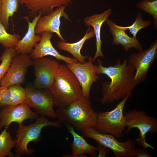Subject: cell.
<instances>
[{"label":"cell","mask_w":157,"mask_h":157,"mask_svg":"<svg viewBox=\"0 0 157 157\" xmlns=\"http://www.w3.org/2000/svg\"><path fill=\"white\" fill-rule=\"evenodd\" d=\"M97 74H104L110 79V82L102 83L101 105L111 104L124 98L137 85L134 80L135 70L128 64L127 58L122 63L118 60L113 66L104 67L102 61L98 59Z\"/></svg>","instance_id":"cell-1"},{"label":"cell","mask_w":157,"mask_h":157,"mask_svg":"<svg viewBox=\"0 0 157 157\" xmlns=\"http://www.w3.org/2000/svg\"><path fill=\"white\" fill-rule=\"evenodd\" d=\"M57 108H66L83 96L81 85L72 71L66 65L60 64L53 83L48 90Z\"/></svg>","instance_id":"cell-2"},{"label":"cell","mask_w":157,"mask_h":157,"mask_svg":"<svg viewBox=\"0 0 157 157\" xmlns=\"http://www.w3.org/2000/svg\"><path fill=\"white\" fill-rule=\"evenodd\" d=\"M56 113L61 123L80 130L86 126L94 127L98 114L92 108L90 99L83 96L66 108H58Z\"/></svg>","instance_id":"cell-3"},{"label":"cell","mask_w":157,"mask_h":157,"mask_svg":"<svg viewBox=\"0 0 157 157\" xmlns=\"http://www.w3.org/2000/svg\"><path fill=\"white\" fill-rule=\"evenodd\" d=\"M49 126L60 128L62 125L58 120L51 122L42 116L38 118L34 123L25 126L22 123L19 125L16 132L17 139L15 141V156L19 157L33 153L34 151L28 148V145L31 142L38 140L40 137L42 129Z\"/></svg>","instance_id":"cell-4"},{"label":"cell","mask_w":157,"mask_h":157,"mask_svg":"<svg viewBox=\"0 0 157 157\" xmlns=\"http://www.w3.org/2000/svg\"><path fill=\"white\" fill-rule=\"evenodd\" d=\"M132 95V93H129L111 111L98 112L97 122L94 127L98 131L111 134L117 138L122 135L126 127L124 108L127 99Z\"/></svg>","instance_id":"cell-5"},{"label":"cell","mask_w":157,"mask_h":157,"mask_svg":"<svg viewBox=\"0 0 157 157\" xmlns=\"http://www.w3.org/2000/svg\"><path fill=\"white\" fill-rule=\"evenodd\" d=\"M81 131L83 136L93 139L110 149L116 157H135V142L133 139L119 142L113 135L100 133L93 126L84 127Z\"/></svg>","instance_id":"cell-6"},{"label":"cell","mask_w":157,"mask_h":157,"mask_svg":"<svg viewBox=\"0 0 157 157\" xmlns=\"http://www.w3.org/2000/svg\"><path fill=\"white\" fill-rule=\"evenodd\" d=\"M127 133L132 129L137 128L140 134L137 138L138 142L144 148H154L146 141V134L152 135L157 133V119L148 116L144 110L134 109L127 112L124 115Z\"/></svg>","instance_id":"cell-7"},{"label":"cell","mask_w":157,"mask_h":157,"mask_svg":"<svg viewBox=\"0 0 157 157\" xmlns=\"http://www.w3.org/2000/svg\"><path fill=\"white\" fill-rule=\"evenodd\" d=\"M25 89L26 97L24 103L34 108L41 116L56 117L53 109L55 101L48 90L38 89L31 86H27Z\"/></svg>","instance_id":"cell-8"},{"label":"cell","mask_w":157,"mask_h":157,"mask_svg":"<svg viewBox=\"0 0 157 157\" xmlns=\"http://www.w3.org/2000/svg\"><path fill=\"white\" fill-rule=\"evenodd\" d=\"M157 57V39L147 49L129 55L127 62L135 70L134 80L137 85L146 79L148 71Z\"/></svg>","instance_id":"cell-9"},{"label":"cell","mask_w":157,"mask_h":157,"mask_svg":"<svg viewBox=\"0 0 157 157\" xmlns=\"http://www.w3.org/2000/svg\"><path fill=\"white\" fill-rule=\"evenodd\" d=\"M92 57H88V61L83 63L79 62L67 63L66 66L73 73L81 86L83 96L90 98V91L91 86L100 78L97 74L98 65H94Z\"/></svg>","instance_id":"cell-10"},{"label":"cell","mask_w":157,"mask_h":157,"mask_svg":"<svg viewBox=\"0 0 157 157\" xmlns=\"http://www.w3.org/2000/svg\"><path fill=\"white\" fill-rule=\"evenodd\" d=\"M33 61L35 77L34 86L40 89H49L53 83L60 64L51 58L44 57Z\"/></svg>","instance_id":"cell-11"},{"label":"cell","mask_w":157,"mask_h":157,"mask_svg":"<svg viewBox=\"0 0 157 157\" xmlns=\"http://www.w3.org/2000/svg\"><path fill=\"white\" fill-rule=\"evenodd\" d=\"M33 60L27 54H16L13 58L7 72L0 81V86L8 88L22 83L24 81L28 68L33 65Z\"/></svg>","instance_id":"cell-12"},{"label":"cell","mask_w":157,"mask_h":157,"mask_svg":"<svg viewBox=\"0 0 157 157\" xmlns=\"http://www.w3.org/2000/svg\"><path fill=\"white\" fill-rule=\"evenodd\" d=\"M38 115L32 111L30 107L24 103L2 108L0 110V131L3 126L8 129L13 122L20 125L26 119L34 120L38 118Z\"/></svg>","instance_id":"cell-13"},{"label":"cell","mask_w":157,"mask_h":157,"mask_svg":"<svg viewBox=\"0 0 157 157\" xmlns=\"http://www.w3.org/2000/svg\"><path fill=\"white\" fill-rule=\"evenodd\" d=\"M66 6L63 5L58 7L55 10L47 15L41 16L38 19L35 26V32L36 34L49 32L56 33L61 41L66 42L60 33V18L63 17L69 20L68 14L65 12Z\"/></svg>","instance_id":"cell-14"},{"label":"cell","mask_w":157,"mask_h":157,"mask_svg":"<svg viewBox=\"0 0 157 157\" xmlns=\"http://www.w3.org/2000/svg\"><path fill=\"white\" fill-rule=\"evenodd\" d=\"M40 41L34 47L29 56L31 60L44 57L47 56H53L59 60H62L67 63H73L79 62L76 58L65 56L60 54L53 47L51 39L53 33L45 32L42 33Z\"/></svg>","instance_id":"cell-15"},{"label":"cell","mask_w":157,"mask_h":157,"mask_svg":"<svg viewBox=\"0 0 157 157\" xmlns=\"http://www.w3.org/2000/svg\"><path fill=\"white\" fill-rule=\"evenodd\" d=\"M43 13L42 11L38 12V15H35L31 22L29 21L28 17L26 16L23 17L28 21V29L25 35L19 41L14 48L17 54H30L35 45L40 41L41 35L35 34V28L38 19Z\"/></svg>","instance_id":"cell-16"},{"label":"cell","mask_w":157,"mask_h":157,"mask_svg":"<svg viewBox=\"0 0 157 157\" xmlns=\"http://www.w3.org/2000/svg\"><path fill=\"white\" fill-rule=\"evenodd\" d=\"M106 22L109 27L110 32L113 35V44L121 45L126 53L132 48L139 51L143 50L142 46L136 37H130L126 33L125 31L127 29L116 24L109 18Z\"/></svg>","instance_id":"cell-17"},{"label":"cell","mask_w":157,"mask_h":157,"mask_svg":"<svg viewBox=\"0 0 157 157\" xmlns=\"http://www.w3.org/2000/svg\"><path fill=\"white\" fill-rule=\"evenodd\" d=\"M111 12V8H109L101 13L88 16L84 19V22L86 26L93 27L96 37V50L92 58L93 63L98 57H105L101 49L102 42L101 37V28L102 24L109 18Z\"/></svg>","instance_id":"cell-18"},{"label":"cell","mask_w":157,"mask_h":157,"mask_svg":"<svg viewBox=\"0 0 157 157\" xmlns=\"http://www.w3.org/2000/svg\"><path fill=\"white\" fill-rule=\"evenodd\" d=\"M19 3L24 5L29 10L30 16L33 17L39 11L50 13L53 9L63 5L68 6L72 0H18Z\"/></svg>","instance_id":"cell-19"},{"label":"cell","mask_w":157,"mask_h":157,"mask_svg":"<svg viewBox=\"0 0 157 157\" xmlns=\"http://www.w3.org/2000/svg\"><path fill=\"white\" fill-rule=\"evenodd\" d=\"M66 126L73 138V141L71 145L72 157H84L85 156V154H88L92 156H95L98 150L97 147L88 143L83 136L75 131L72 126L69 125Z\"/></svg>","instance_id":"cell-20"},{"label":"cell","mask_w":157,"mask_h":157,"mask_svg":"<svg viewBox=\"0 0 157 157\" xmlns=\"http://www.w3.org/2000/svg\"><path fill=\"white\" fill-rule=\"evenodd\" d=\"M94 36L93 30L89 27L84 36L78 42L69 43L59 41L58 42L57 46L59 49L69 53L79 62L83 63L85 62V60L88 59V56L82 55L81 53V49L85 41Z\"/></svg>","instance_id":"cell-21"},{"label":"cell","mask_w":157,"mask_h":157,"mask_svg":"<svg viewBox=\"0 0 157 157\" xmlns=\"http://www.w3.org/2000/svg\"><path fill=\"white\" fill-rule=\"evenodd\" d=\"M19 3L18 0H1L0 22L6 30L9 28V18H13L14 14L17 12Z\"/></svg>","instance_id":"cell-22"},{"label":"cell","mask_w":157,"mask_h":157,"mask_svg":"<svg viewBox=\"0 0 157 157\" xmlns=\"http://www.w3.org/2000/svg\"><path fill=\"white\" fill-rule=\"evenodd\" d=\"M15 145V141L12 140L10 133L5 129L0 134V157H13L14 154L11 150Z\"/></svg>","instance_id":"cell-23"},{"label":"cell","mask_w":157,"mask_h":157,"mask_svg":"<svg viewBox=\"0 0 157 157\" xmlns=\"http://www.w3.org/2000/svg\"><path fill=\"white\" fill-rule=\"evenodd\" d=\"M0 22V44L6 48H14L20 40L21 36L17 34L8 33Z\"/></svg>","instance_id":"cell-24"},{"label":"cell","mask_w":157,"mask_h":157,"mask_svg":"<svg viewBox=\"0 0 157 157\" xmlns=\"http://www.w3.org/2000/svg\"><path fill=\"white\" fill-rule=\"evenodd\" d=\"M10 98V105L15 106L24 103L26 94L25 88L20 84L13 85L8 88Z\"/></svg>","instance_id":"cell-25"},{"label":"cell","mask_w":157,"mask_h":157,"mask_svg":"<svg viewBox=\"0 0 157 157\" xmlns=\"http://www.w3.org/2000/svg\"><path fill=\"white\" fill-rule=\"evenodd\" d=\"M16 54L14 48H6L0 57V81L7 72L13 57Z\"/></svg>","instance_id":"cell-26"},{"label":"cell","mask_w":157,"mask_h":157,"mask_svg":"<svg viewBox=\"0 0 157 157\" xmlns=\"http://www.w3.org/2000/svg\"><path fill=\"white\" fill-rule=\"evenodd\" d=\"M136 6L152 15L154 19V27L157 28V0L142 1L137 3Z\"/></svg>","instance_id":"cell-27"},{"label":"cell","mask_w":157,"mask_h":157,"mask_svg":"<svg viewBox=\"0 0 157 157\" xmlns=\"http://www.w3.org/2000/svg\"><path fill=\"white\" fill-rule=\"evenodd\" d=\"M151 24V22L150 21H144L142 19V13L141 12H138L135 22L131 25L122 27L129 29V32L133 35V36L136 37V35L139 30L147 27Z\"/></svg>","instance_id":"cell-28"},{"label":"cell","mask_w":157,"mask_h":157,"mask_svg":"<svg viewBox=\"0 0 157 157\" xmlns=\"http://www.w3.org/2000/svg\"><path fill=\"white\" fill-rule=\"evenodd\" d=\"M10 105V98L8 88L0 86V107L3 108Z\"/></svg>","instance_id":"cell-29"},{"label":"cell","mask_w":157,"mask_h":157,"mask_svg":"<svg viewBox=\"0 0 157 157\" xmlns=\"http://www.w3.org/2000/svg\"><path fill=\"white\" fill-rule=\"evenodd\" d=\"M135 157H152L153 156L145 148H135Z\"/></svg>","instance_id":"cell-30"},{"label":"cell","mask_w":157,"mask_h":157,"mask_svg":"<svg viewBox=\"0 0 157 157\" xmlns=\"http://www.w3.org/2000/svg\"><path fill=\"white\" fill-rule=\"evenodd\" d=\"M97 147L99 152L98 157H106V154L109 152L108 148L100 144H99Z\"/></svg>","instance_id":"cell-31"},{"label":"cell","mask_w":157,"mask_h":157,"mask_svg":"<svg viewBox=\"0 0 157 157\" xmlns=\"http://www.w3.org/2000/svg\"><path fill=\"white\" fill-rule=\"evenodd\" d=\"M1 0H0V17H1Z\"/></svg>","instance_id":"cell-32"},{"label":"cell","mask_w":157,"mask_h":157,"mask_svg":"<svg viewBox=\"0 0 157 157\" xmlns=\"http://www.w3.org/2000/svg\"><path fill=\"white\" fill-rule=\"evenodd\" d=\"M146 0V1H153L154 0Z\"/></svg>","instance_id":"cell-33"}]
</instances>
